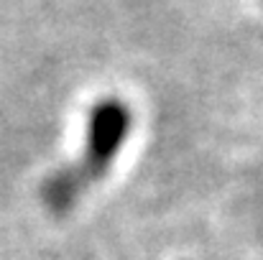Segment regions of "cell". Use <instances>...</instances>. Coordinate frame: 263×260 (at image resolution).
I'll return each instance as SVG.
<instances>
[{
	"label": "cell",
	"mask_w": 263,
	"mask_h": 260,
	"mask_svg": "<svg viewBox=\"0 0 263 260\" xmlns=\"http://www.w3.org/2000/svg\"><path fill=\"white\" fill-rule=\"evenodd\" d=\"M133 130V110L125 99L110 94L87 112L85 143L77 161L49 173L41 184V204L57 214H69L95 184L107 178Z\"/></svg>",
	"instance_id": "obj_1"
}]
</instances>
